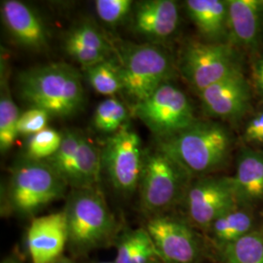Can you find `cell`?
<instances>
[{"label":"cell","instance_id":"7a4b0ae2","mask_svg":"<svg viewBox=\"0 0 263 263\" xmlns=\"http://www.w3.org/2000/svg\"><path fill=\"white\" fill-rule=\"evenodd\" d=\"M18 91L31 107L43 109L50 116H71L84 104L80 72L66 64H50L22 72Z\"/></svg>","mask_w":263,"mask_h":263},{"label":"cell","instance_id":"d6a6232c","mask_svg":"<svg viewBox=\"0 0 263 263\" xmlns=\"http://www.w3.org/2000/svg\"><path fill=\"white\" fill-rule=\"evenodd\" d=\"M55 263H76L73 260H71L70 258H68V257H66V256H63V257H61L57 262Z\"/></svg>","mask_w":263,"mask_h":263},{"label":"cell","instance_id":"ffe728a7","mask_svg":"<svg viewBox=\"0 0 263 263\" xmlns=\"http://www.w3.org/2000/svg\"><path fill=\"white\" fill-rule=\"evenodd\" d=\"M256 219L253 208L237 205L219 216L208 232L212 236L217 249L221 251L254 231Z\"/></svg>","mask_w":263,"mask_h":263},{"label":"cell","instance_id":"f1b7e54d","mask_svg":"<svg viewBox=\"0 0 263 263\" xmlns=\"http://www.w3.org/2000/svg\"><path fill=\"white\" fill-rule=\"evenodd\" d=\"M131 0H97L96 12L104 23L115 26L125 19L133 8Z\"/></svg>","mask_w":263,"mask_h":263},{"label":"cell","instance_id":"9c48e42d","mask_svg":"<svg viewBox=\"0 0 263 263\" xmlns=\"http://www.w3.org/2000/svg\"><path fill=\"white\" fill-rule=\"evenodd\" d=\"M103 152V169L118 192L130 195L139 188L144 151L139 135L129 124L108 137Z\"/></svg>","mask_w":263,"mask_h":263},{"label":"cell","instance_id":"5bb4252c","mask_svg":"<svg viewBox=\"0 0 263 263\" xmlns=\"http://www.w3.org/2000/svg\"><path fill=\"white\" fill-rule=\"evenodd\" d=\"M68 244L64 211L34 217L28 229V253L32 263H55Z\"/></svg>","mask_w":263,"mask_h":263},{"label":"cell","instance_id":"4fadbf2b","mask_svg":"<svg viewBox=\"0 0 263 263\" xmlns=\"http://www.w3.org/2000/svg\"><path fill=\"white\" fill-rule=\"evenodd\" d=\"M228 43L243 54L256 56L262 51V0H227Z\"/></svg>","mask_w":263,"mask_h":263},{"label":"cell","instance_id":"f546056e","mask_svg":"<svg viewBox=\"0 0 263 263\" xmlns=\"http://www.w3.org/2000/svg\"><path fill=\"white\" fill-rule=\"evenodd\" d=\"M50 114L40 108L31 107L22 113L18 122V134L30 137L38 132L46 129Z\"/></svg>","mask_w":263,"mask_h":263},{"label":"cell","instance_id":"277c9868","mask_svg":"<svg viewBox=\"0 0 263 263\" xmlns=\"http://www.w3.org/2000/svg\"><path fill=\"white\" fill-rule=\"evenodd\" d=\"M191 179L176 160L159 147L145 152L138 188L141 209L151 217L164 215L183 202Z\"/></svg>","mask_w":263,"mask_h":263},{"label":"cell","instance_id":"603a6c76","mask_svg":"<svg viewBox=\"0 0 263 263\" xmlns=\"http://www.w3.org/2000/svg\"><path fill=\"white\" fill-rule=\"evenodd\" d=\"M86 78L99 94L114 97L123 92L121 67L118 60L106 59L93 66L84 68Z\"/></svg>","mask_w":263,"mask_h":263},{"label":"cell","instance_id":"1f68e13d","mask_svg":"<svg viewBox=\"0 0 263 263\" xmlns=\"http://www.w3.org/2000/svg\"><path fill=\"white\" fill-rule=\"evenodd\" d=\"M252 79L254 90L263 102V50L253 58Z\"/></svg>","mask_w":263,"mask_h":263},{"label":"cell","instance_id":"4dcf8cb0","mask_svg":"<svg viewBox=\"0 0 263 263\" xmlns=\"http://www.w3.org/2000/svg\"><path fill=\"white\" fill-rule=\"evenodd\" d=\"M242 140L247 146L263 148V107L249 116L243 129Z\"/></svg>","mask_w":263,"mask_h":263},{"label":"cell","instance_id":"52a82bcc","mask_svg":"<svg viewBox=\"0 0 263 263\" xmlns=\"http://www.w3.org/2000/svg\"><path fill=\"white\" fill-rule=\"evenodd\" d=\"M180 74L198 95L212 85L244 71V54L230 43L190 41L179 59Z\"/></svg>","mask_w":263,"mask_h":263},{"label":"cell","instance_id":"30bf717a","mask_svg":"<svg viewBox=\"0 0 263 263\" xmlns=\"http://www.w3.org/2000/svg\"><path fill=\"white\" fill-rule=\"evenodd\" d=\"M182 203L189 222L208 232L219 216L238 205L232 177L197 178L191 181Z\"/></svg>","mask_w":263,"mask_h":263},{"label":"cell","instance_id":"8fae6325","mask_svg":"<svg viewBox=\"0 0 263 263\" xmlns=\"http://www.w3.org/2000/svg\"><path fill=\"white\" fill-rule=\"evenodd\" d=\"M148 231L163 263H198L202 247L192 226L176 216H152L147 221Z\"/></svg>","mask_w":263,"mask_h":263},{"label":"cell","instance_id":"44dd1931","mask_svg":"<svg viewBox=\"0 0 263 263\" xmlns=\"http://www.w3.org/2000/svg\"><path fill=\"white\" fill-rule=\"evenodd\" d=\"M103 170V152L94 142L81 135L76 163L68 187L84 189L98 186Z\"/></svg>","mask_w":263,"mask_h":263},{"label":"cell","instance_id":"e0dca14e","mask_svg":"<svg viewBox=\"0 0 263 263\" xmlns=\"http://www.w3.org/2000/svg\"><path fill=\"white\" fill-rule=\"evenodd\" d=\"M232 179L239 205L254 208L263 202V148L244 145L237 155Z\"/></svg>","mask_w":263,"mask_h":263},{"label":"cell","instance_id":"9a60e30c","mask_svg":"<svg viewBox=\"0 0 263 263\" xmlns=\"http://www.w3.org/2000/svg\"><path fill=\"white\" fill-rule=\"evenodd\" d=\"M179 8L173 0H146L134 9L135 30L151 41L160 42L175 34L179 26Z\"/></svg>","mask_w":263,"mask_h":263},{"label":"cell","instance_id":"e575fe53","mask_svg":"<svg viewBox=\"0 0 263 263\" xmlns=\"http://www.w3.org/2000/svg\"><path fill=\"white\" fill-rule=\"evenodd\" d=\"M92 263H115L114 262V260L113 261H96V262Z\"/></svg>","mask_w":263,"mask_h":263},{"label":"cell","instance_id":"ac0fdd59","mask_svg":"<svg viewBox=\"0 0 263 263\" xmlns=\"http://www.w3.org/2000/svg\"><path fill=\"white\" fill-rule=\"evenodd\" d=\"M184 5L189 19L207 42L228 43L227 0H187Z\"/></svg>","mask_w":263,"mask_h":263},{"label":"cell","instance_id":"ba28073f","mask_svg":"<svg viewBox=\"0 0 263 263\" xmlns=\"http://www.w3.org/2000/svg\"><path fill=\"white\" fill-rule=\"evenodd\" d=\"M133 113L159 141L177 135L197 120L187 96L171 81L135 104Z\"/></svg>","mask_w":263,"mask_h":263},{"label":"cell","instance_id":"8992f818","mask_svg":"<svg viewBox=\"0 0 263 263\" xmlns=\"http://www.w3.org/2000/svg\"><path fill=\"white\" fill-rule=\"evenodd\" d=\"M123 92L139 104L160 86L171 81L174 64L169 54L155 44H128L119 50Z\"/></svg>","mask_w":263,"mask_h":263},{"label":"cell","instance_id":"7402d4cb","mask_svg":"<svg viewBox=\"0 0 263 263\" xmlns=\"http://www.w3.org/2000/svg\"><path fill=\"white\" fill-rule=\"evenodd\" d=\"M116 247L115 263H163L145 227L126 231Z\"/></svg>","mask_w":263,"mask_h":263},{"label":"cell","instance_id":"3957f363","mask_svg":"<svg viewBox=\"0 0 263 263\" xmlns=\"http://www.w3.org/2000/svg\"><path fill=\"white\" fill-rule=\"evenodd\" d=\"M68 245L87 253L105 244L113 235L115 219L98 186L72 189L66 208Z\"/></svg>","mask_w":263,"mask_h":263},{"label":"cell","instance_id":"d4e9b609","mask_svg":"<svg viewBox=\"0 0 263 263\" xmlns=\"http://www.w3.org/2000/svg\"><path fill=\"white\" fill-rule=\"evenodd\" d=\"M220 253L226 263H263V231L255 229Z\"/></svg>","mask_w":263,"mask_h":263},{"label":"cell","instance_id":"d6986e66","mask_svg":"<svg viewBox=\"0 0 263 263\" xmlns=\"http://www.w3.org/2000/svg\"><path fill=\"white\" fill-rule=\"evenodd\" d=\"M65 50L83 68L109 59L112 52L103 33L90 23L80 24L68 32Z\"/></svg>","mask_w":263,"mask_h":263},{"label":"cell","instance_id":"484cf974","mask_svg":"<svg viewBox=\"0 0 263 263\" xmlns=\"http://www.w3.org/2000/svg\"><path fill=\"white\" fill-rule=\"evenodd\" d=\"M128 117L129 112L125 104L115 97H109L97 106L93 124L96 130L112 135L128 124Z\"/></svg>","mask_w":263,"mask_h":263},{"label":"cell","instance_id":"6da1fadb","mask_svg":"<svg viewBox=\"0 0 263 263\" xmlns=\"http://www.w3.org/2000/svg\"><path fill=\"white\" fill-rule=\"evenodd\" d=\"M234 145V135L227 126L197 119L177 135L159 141L157 147L176 160L191 177L200 178L223 169Z\"/></svg>","mask_w":263,"mask_h":263},{"label":"cell","instance_id":"83f0119b","mask_svg":"<svg viewBox=\"0 0 263 263\" xmlns=\"http://www.w3.org/2000/svg\"><path fill=\"white\" fill-rule=\"evenodd\" d=\"M63 141V133L52 128H46L42 131L28 137L26 151L27 158L45 161L56 152Z\"/></svg>","mask_w":263,"mask_h":263},{"label":"cell","instance_id":"cb8c5ba5","mask_svg":"<svg viewBox=\"0 0 263 263\" xmlns=\"http://www.w3.org/2000/svg\"><path fill=\"white\" fill-rule=\"evenodd\" d=\"M21 114L17 104L10 94L6 81L2 80L0 95V149L9 151L15 143L18 134V122Z\"/></svg>","mask_w":263,"mask_h":263},{"label":"cell","instance_id":"5b68a950","mask_svg":"<svg viewBox=\"0 0 263 263\" xmlns=\"http://www.w3.org/2000/svg\"><path fill=\"white\" fill-rule=\"evenodd\" d=\"M67 187L46 161L26 158L14 168L10 178V208L21 216H32L64 197Z\"/></svg>","mask_w":263,"mask_h":263},{"label":"cell","instance_id":"7c38bea8","mask_svg":"<svg viewBox=\"0 0 263 263\" xmlns=\"http://www.w3.org/2000/svg\"><path fill=\"white\" fill-rule=\"evenodd\" d=\"M253 88L240 71L210 86L199 94L202 108L211 118L240 122L252 107Z\"/></svg>","mask_w":263,"mask_h":263},{"label":"cell","instance_id":"4316f807","mask_svg":"<svg viewBox=\"0 0 263 263\" xmlns=\"http://www.w3.org/2000/svg\"><path fill=\"white\" fill-rule=\"evenodd\" d=\"M80 133L76 130H67L63 133V141L59 149L47 160L48 164L56 171L68 186L76 163V152L81 138Z\"/></svg>","mask_w":263,"mask_h":263},{"label":"cell","instance_id":"836d02e7","mask_svg":"<svg viewBox=\"0 0 263 263\" xmlns=\"http://www.w3.org/2000/svg\"><path fill=\"white\" fill-rule=\"evenodd\" d=\"M1 263H18L17 262V261H16V260H15V259H14V258H12V257H11V258H6V259H4V260H3V261H2V262Z\"/></svg>","mask_w":263,"mask_h":263},{"label":"cell","instance_id":"2e32d148","mask_svg":"<svg viewBox=\"0 0 263 263\" xmlns=\"http://www.w3.org/2000/svg\"><path fill=\"white\" fill-rule=\"evenodd\" d=\"M3 24L20 45L40 50L48 44V30L41 17L29 5L19 0L1 2Z\"/></svg>","mask_w":263,"mask_h":263},{"label":"cell","instance_id":"d590c367","mask_svg":"<svg viewBox=\"0 0 263 263\" xmlns=\"http://www.w3.org/2000/svg\"><path fill=\"white\" fill-rule=\"evenodd\" d=\"M262 4H263V0H262Z\"/></svg>","mask_w":263,"mask_h":263}]
</instances>
